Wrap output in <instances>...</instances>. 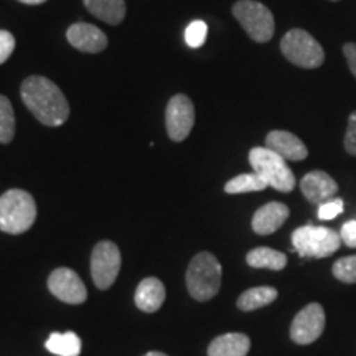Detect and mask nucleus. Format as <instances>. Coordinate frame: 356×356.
<instances>
[{
    "mask_svg": "<svg viewBox=\"0 0 356 356\" xmlns=\"http://www.w3.org/2000/svg\"><path fill=\"white\" fill-rule=\"evenodd\" d=\"M20 96L40 122L48 127H58L70 118L66 96L55 83L44 76H30L22 83Z\"/></svg>",
    "mask_w": 356,
    "mask_h": 356,
    "instance_id": "nucleus-1",
    "label": "nucleus"
},
{
    "mask_svg": "<svg viewBox=\"0 0 356 356\" xmlns=\"http://www.w3.org/2000/svg\"><path fill=\"white\" fill-rule=\"evenodd\" d=\"M37 220V203L25 190L12 188L0 197V229L8 234L29 231Z\"/></svg>",
    "mask_w": 356,
    "mask_h": 356,
    "instance_id": "nucleus-2",
    "label": "nucleus"
},
{
    "mask_svg": "<svg viewBox=\"0 0 356 356\" xmlns=\"http://www.w3.org/2000/svg\"><path fill=\"white\" fill-rule=\"evenodd\" d=\"M221 264L211 252H200L186 269V289L198 302L213 299L221 287Z\"/></svg>",
    "mask_w": 356,
    "mask_h": 356,
    "instance_id": "nucleus-3",
    "label": "nucleus"
},
{
    "mask_svg": "<svg viewBox=\"0 0 356 356\" xmlns=\"http://www.w3.org/2000/svg\"><path fill=\"white\" fill-rule=\"evenodd\" d=\"M249 163L252 170L274 190L289 193L296 188V177L287 165V160L267 147H254L249 152Z\"/></svg>",
    "mask_w": 356,
    "mask_h": 356,
    "instance_id": "nucleus-4",
    "label": "nucleus"
},
{
    "mask_svg": "<svg viewBox=\"0 0 356 356\" xmlns=\"http://www.w3.org/2000/svg\"><path fill=\"white\" fill-rule=\"evenodd\" d=\"M282 55L292 65L304 70L320 68L325 61V51L317 40L302 29H293L280 40Z\"/></svg>",
    "mask_w": 356,
    "mask_h": 356,
    "instance_id": "nucleus-5",
    "label": "nucleus"
},
{
    "mask_svg": "<svg viewBox=\"0 0 356 356\" xmlns=\"http://www.w3.org/2000/svg\"><path fill=\"white\" fill-rule=\"evenodd\" d=\"M292 244L302 257L322 259L335 254L341 246V238L330 228L307 225L293 231Z\"/></svg>",
    "mask_w": 356,
    "mask_h": 356,
    "instance_id": "nucleus-6",
    "label": "nucleus"
},
{
    "mask_svg": "<svg viewBox=\"0 0 356 356\" xmlns=\"http://www.w3.org/2000/svg\"><path fill=\"white\" fill-rule=\"evenodd\" d=\"M233 15L244 32L257 43H267L274 37V15L264 3L256 0H238L233 6Z\"/></svg>",
    "mask_w": 356,
    "mask_h": 356,
    "instance_id": "nucleus-7",
    "label": "nucleus"
},
{
    "mask_svg": "<svg viewBox=\"0 0 356 356\" xmlns=\"http://www.w3.org/2000/svg\"><path fill=\"white\" fill-rule=\"evenodd\" d=\"M121 270V251L113 241H101L92 249L91 274L95 286L101 291L109 289Z\"/></svg>",
    "mask_w": 356,
    "mask_h": 356,
    "instance_id": "nucleus-8",
    "label": "nucleus"
},
{
    "mask_svg": "<svg viewBox=\"0 0 356 356\" xmlns=\"http://www.w3.org/2000/svg\"><path fill=\"white\" fill-rule=\"evenodd\" d=\"M195 124V106L188 96L177 95L167 104L165 126L168 137L175 142L185 140Z\"/></svg>",
    "mask_w": 356,
    "mask_h": 356,
    "instance_id": "nucleus-9",
    "label": "nucleus"
},
{
    "mask_svg": "<svg viewBox=\"0 0 356 356\" xmlns=\"http://www.w3.org/2000/svg\"><path fill=\"white\" fill-rule=\"evenodd\" d=\"M325 330L323 307L312 302L296 315L291 325V338L297 345H310L318 340Z\"/></svg>",
    "mask_w": 356,
    "mask_h": 356,
    "instance_id": "nucleus-10",
    "label": "nucleus"
},
{
    "mask_svg": "<svg viewBox=\"0 0 356 356\" xmlns=\"http://www.w3.org/2000/svg\"><path fill=\"white\" fill-rule=\"evenodd\" d=\"M48 291L66 304L79 305L88 299L86 286L81 277L68 267H58L53 270L48 277Z\"/></svg>",
    "mask_w": 356,
    "mask_h": 356,
    "instance_id": "nucleus-11",
    "label": "nucleus"
},
{
    "mask_svg": "<svg viewBox=\"0 0 356 356\" xmlns=\"http://www.w3.org/2000/svg\"><path fill=\"white\" fill-rule=\"evenodd\" d=\"M66 38H68L71 47L84 53H99L108 47L106 33L96 25L83 24V22L71 25L66 32Z\"/></svg>",
    "mask_w": 356,
    "mask_h": 356,
    "instance_id": "nucleus-12",
    "label": "nucleus"
},
{
    "mask_svg": "<svg viewBox=\"0 0 356 356\" xmlns=\"http://www.w3.org/2000/svg\"><path fill=\"white\" fill-rule=\"evenodd\" d=\"M300 190L310 203L322 204L328 200L335 198V195L338 193V185L327 172L314 170L302 178Z\"/></svg>",
    "mask_w": 356,
    "mask_h": 356,
    "instance_id": "nucleus-13",
    "label": "nucleus"
},
{
    "mask_svg": "<svg viewBox=\"0 0 356 356\" xmlns=\"http://www.w3.org/2000/svg\"><path fill=\"white\" fill-rule=\"evenodd\" d=\"M266 147L274 150L282 159L292 160V162H300L309 155V150H307L304 142L287 131H273L267 134Z\"/></svg>",
    "mask_w": 356,
    "mask_h": 356,
    "instance_id": "nucleus-14",
    "label": "nucleus"
},
{
    "mask_svg": "<svg viewBox=\"0 0 356 356\" xmlns=\"http://www.w3.org/2000/svg\"><path fill=\"white\" fill-rule=\"evenodd\" d=\"M289 215H291V211H289V208L284 203H267L264 207H261L254 213V216H252V229L261 236L273 234L287 221Z\"/></svg>",
    "mask_w": 356,
    "mask_h": 356,
    "instance_id": "nucleus-15",
    "label": "nucleus"
},
{
    "mask_svg": "<svg viewBox=\"0 0 356 356\" xmlns=\"http://www.w3.org/2000/svg\"><path fill=\"white\" fill-rule=\"evenodd\" d=\"M165 296V286H163L162 280H159L157 277H147L140 280V284L137 286L134 300H136L137 309L147 312V314H154L163 305Z\"/></svg>",
    "mask_w": 356,
    "mask_h": 356,
    "instance_id": "nucleus-16",
    "label": "nucleus"
},
{
    "mask_svg": "<svg viewBox=\"0 0 356 356\" xmlns=\"http://www.w3.org/2000/svg\"><path fill=\"white\" fill-rule=\"evenodd\" d=\"M251 340L244 333H225L216 337L208 346V356H246Z\"/></svg>",
    "mask_w": 356,
    "mask_h": 356,
    "instance_id": "nucleus-17",
    "label": "nucleus"
},
{
    "mask_svg": "<svg viewBox=\"0 0 356 356\" xmlns=\"http://www.w3.org/2000/svg\"><path fill=\"white\" fill-rule=\"evenodd\" d=\"M83 2L88 12L109 25H119L126 17L124 0H83Z\"/></svg>",
    "mask_w": 356,
    "mask_h": 356,
    "instance_id": "nucleus-18",
    "label": "nucleus"
},
{
    "mask_svg": "<svg viewBox=\"0 0 356 356\" xmlns=\"http://www.w3.org/2000/svg\"><path fill=\"white\" fill-rule=\"evenodd\" d=\"M246 262L256 269L282 270L287 264V256L270 248H256L248 252Z\"/></svg>",
    "mask_w": 356,
    "mask_h": 356,
    "instance_id": "nucleus-19",
    "label": "nucleus"
},
{
    "mask_svg": "<svg viewBox=\"0 0 356 356\" xmlns=\"http://www.w3.org/2000/svg\"><path fill=\"white\" fill-rule=\"evenodd\" d=\"M275 299H277V291L274 287H252L243 292L236 304L239 310L252 312L273 304Z\"/></svg>",
    "mask_w": 356,
    "mask_h": 356,
    "instance_id": "nucleus-20",
    "label": "nucleus"
},
{
    "mask_svg": "<svg viewBox=\"0 0 356 356\" xmlns=\"http://www.w3.org/2000/svg\"><path fill=\"white\" fill-rule=\"evenodd\" d=\"M44 346L56 356H79L81 353V340L73 332L51 333Z\"/></svg>",
    "mask_w": 356,
    "mask_h": 356,
    "instance_id": "nucleus-21",
    "label": "nucleus"
},
{
    "mask_svg": "<svg viewBox=\"0 0 356 356\" xmlns=\"http://www.w3.org/2000/svg\"><path fill=\"white\" fill-rule=\"evenodd\" d=\"M267 185L262 178L257 175L256 172L252 173H243V175L234 177L225 185V191L229 195H239V193H251V191H262L267 188Z\"/></svg>",
    "mask_w": 356,
    "mask_h": 356,
    "instance_id": "nucleus-22",
    "label": "nucleus"
},
{
    "mask_svg": "<svg viewBox=\"0 0 356 356\" xmlns=\"http://www.w3.org/2000/svg\"><path fill=\"white\" fill-rule=\"evenodd\" d=\"M15 137V113L12 102L0 95V144H10Z\"/></svg>",
    "mask_w": 356,
    "mask_h": 356,
    "instance_id": "nucleus-23",
    "label": "nucleus"
},
{
    "mask_svg": "<svg viewBox=\"0 0 356 356\" xmlns=\"http://www.w3.org/2000/svg\"><path fill=\"white\" fill-rule=\"evenodd\" d=\"M333 275L345 284H356V254L341 257L333 264Z\"/></svg>",
    "mask_w": 356,
    "mask_h": 356,
    "instance_id": "nucleus-24",
    "label": "nucleus"
},
{
    "mask_svg": "<svg viewBox=\"0 0 356 356\" xmlns=\"http://www.w3.org/2000/svg\"><path fill=\"white\" fill-rule=\"evenodd\" d=\"M208 35V25L203 20H195L186 26L185 42L190 48H200Z\"/></svg>",
    "mask_w": 356,
    "mask_h": 356,
    "instance_id": "nucleus-25",
    "label": "nucleus"
},
{
    "mask_svg": "<svg viewBox=\"0 0 356 356\" xmlns=\"http://www.w3.org/2000/svg\"><path fill=\"white\" fill-rule=\"evenodd\" d=\"M343 208H345V203L341 198L328 200V202L318 204V218L322 221L333 220V218H337L338 215L343 213Z\"/></svg>",
    "mask_w": 356,
    "mask_h": 356,
    "instance_id": "nucleus-26",
    "label": "nucleus"
},
{
    "mask_svg": "<svg viewBox=\"0 0 356 356\" xmlns=\"http://www.w3.org/2000/svg\"><path fill=\"white\" fill-rule=\"evenodd\" d=\"M15 50V38L8 30H0V65H3Z\"/></svg>",
    "mask_w": 356,
    "mask_h": 356,
    "instance_id": "nucleus-27",
    "label": "nucleus"
},
{
    "mask_svg": "<svg viewBox=\"0 0 356 356\" xmlns=\"http://www.w3.org/2000/svg\"><path fill=\"white\" fill-rule=\"evenodd\" d=\"M343 145L346 152L356 157V111L355 113H351L348 118V127H346Z\"/></svg>",
    "mask_w": 356,
    "mask_h": 356,
    "instance_id": "nucleus-28",
    "label": "nucleus"
},
{
    "mask_svg": "<svg viewBox=\"0 0 356 356\" xmlns=\"http://www.w3.org/2000/svg\"><path fill=\"white\" fill-rule=\"evenodd\" d=\"M341 243L348 248H356V221H346L340 231Z\"/></svg>",
    "mask_w": 356,
    "mask_h": 356,
    "instance_id": "nucleus-29",
    "label": "nucleus"
},
{
    "mask_svg": "<svg viewBox=\"0 0 356 356\" xmlns=\"http://www.w3.org/2000/svg\"><path fill=\"white\" fill-rule=\"evenodd\" d=\"M343 55L346 58L348 68L356 79V43H345L343 44Z\"/></svg>",
    "mask_w": 356,
    "mask_h": 356,
    "instance_id": "nucleus-30",
    "label": "nucleus"
},
{
    "mask_svg": "<svg viewBox=\"0 0 356 356\" xmlns=\"http://www.w3.org/2000/svg\"><path fill=\"white\" fill-rule=\"evenodd\" d=\"M22 3H26V6H40V3H44L47 0H19Z\"/></svg>",
    "mask_w": 356,
    "mask_h": 356,
    "instance_id": "nucleus-31",
    "label": "nucleus"
},
{
    "mask_svg": "<svg viewBox=\"0 0 356 356\" xmlns=\"http://www.w3.org/2000/svg\"><path fill=\"white\" fill-rule=\"evenodd\" d=\"M144 356H168L165 353H160V351H149V353L144 355Z\"/></svg>",
    "mask_w": 356,
    "mask_h": 356,
    "instance_id": "nucleus-32",
    "label": "nucleus"
},
{
    "mask_svg": "<svg viewBox=\"0 0 356 356\" xmlns=\"http://www.w3.org/2000/svg\"><path fill=\"white\" fill-rule=\"evenodd\" d=\"M332 2H337V0H332Z\"/></svg>",
    "mask_w": 356,
    "mask_h": 356,
    "instance_id": "nucleus-33",
    "label": "nucleus"
}]
</instances>
